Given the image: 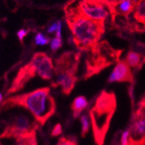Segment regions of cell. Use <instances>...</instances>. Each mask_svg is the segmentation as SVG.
<instances>
[{"label":"cell","mask_w":145,"mask_h":145,"mask_svg":"<svg viewBox=\"0 0 145 145\" xmlns=\"http://www.w3.org/2000/svg\"><path fill=\"white\" fill-rule=\"evenodd\" d=\"M129 137H130V131L129 130H127L123 132L122 136V139H121V142H122V145H127L129 142Z\"/></svg>","instance_id":"d6986e66"},{"label":"cell","mask_w":145,"mask_h":145,"mask_svg":"<svg viewBox=\"0 0 145 145\" xmlns=\"http://www.w3.org/2000/svg\"><path fill=\"white\" fill-rule=\"evenodd\" d=\"M122 27L130 32H145V0H136Z\"/></svg>","instance_id":"ba28073f"},{"label":"cell","mask_w":145,"mask_h":145,"mask_svg":"<svg viewBox=\"0 0 145 145\" xmlns=\"http://www.w3.org/2000/svg\"><path fill=\"white\" fill-rule=\"evenodd\" d=\"M14 145H37V143H36L35 134L27 137L15 138Z\"/></svg>","instance_id":"5bb4252c"},{"label":"cell","mask_w":145,"mask_h":145,"mask_svg":"<svg viewBox=\"0 0 145 145\" xmlns=\"http://www.w3.org/2000/svg\"><path fill=\"white\" fill-rule=\"evenodd\" d=\"M127 145H145V139L143 138L140 142H131V141H129V142H128V144H127Z\"/></svg>","instance_id":"603a6c76"},{"label":"cell","mask_w":145,"mask_h":145,"mask_svg":"<svg viewBox=\"0 0 145 145\" xmlns=\"http://www.w3.org/2000/svg\"><path fill=\"white\" fill-rule=\"evenodd\" d=\"M116 108L117 99L115 93L103 91L89 112L93 134L97 145H103L104 142Z\"/></svg>","instance_id":"3957f363"},{"label":"cell","mask_w":145,"mask_h":145,"mask_svg":"<svg viewBox=\"0 0 145 145\" xmlns=\"http://www.w3.org/2000/svg\"><path fill=\"white\" fill-rule=\"evenodd\" d=\"M0 145H2V144H1V143H0Z\"/></svg>","instance_id":"484cf974"},{"label":"cell","mask_w":145,"mask_h":145,"mask_svg":"<svg viewBox=\"0 0 145 145\" xmlns=\"http://www.w3.org/2000/svg\"><path fill=\"white\" fill-rule=\"evenodd\" d=\"M62 44H63L62 38H59L56 36L55 38H53L50 41V48L53 52H56L62 47Z\"/></svg>","instance_id":"e0dca14e"},{"label":"cell","mask_w":145,"mask_h":145,"mask_svg":"<svg viewBox=\"0 0 145 145\" xmlns=\"http://www.w3.org/2000/svg\"><path fill=\"white\" fill-rule=\"evenodd\" d=\"M130 131L129 141L140 142L145 137V112L141 109H137L134 115Z\"/></svg>","instance_id":"30bf717a"},{"label":"cell","mask_w":145,"mask_h":145,"mask_svg":"<svg viewBox=\"0 0 145 145\" xmlns=\"http://www.w3.org/2000/svg\"><path fill=\"white\" fill-rule=\"evenodd\" d=\"M108 81L110 83L113 82H132L133 81V74L130 67L125 62L117 61L116 67H114L111 74L109 77Z\"/></svg>","instance_id":"8fae6325"},{"label":"cell","mask_w":145,"mask_h":145,"mask_svg":"<svg viewBox=\"0 0 145 145\" xmlns=\"http://www.w3.org/2000/svg\"><path fill=\"white\" fill-rule=\"evenodd\" d=\"M58 23H54L49 29H48V32L50 34H53V33H56L58 30Z\"/></svg>","instance_id":"7402d4cb"},{"label":"cell","mask_w":145,"mask_h":145,"mask_svg":"<svg viewBox=\"0 0 145 145\" xmlns=\"http://www.w3.org/2000/svg\"><path fill=\"white\" fill-rule=\"evenodd\" d=\"M57 145H77V142L72 139V138H67V137H63L59 140Z\"/></svg>","instance_id":"ac0fdd59"},{"label":"cell","mask_w":145,"mask_h":145,"mask_svg":"<svg viewBox=\"0 0 145 145\" xmlns=\"http://www.w3.org/2000/svg\"><path fill=\"white\" fill-rule=\"evenodd\" d=\"M121 51L115 50L107 42H99L93 49L89 51L86 61L87 76H91L109 67L115 61H117Z\"/></svg>","instance_id":"5b68a950"},{"label":"cell","mask_w":145,"mask_h":145,"mask_svg":"<svg viewBox=\"0 0 145 145\" xmlns=\"http://www.w3.org/2000/svg\"><path fill=\"white\" fill-rule=\"evenodd\" d=\"M111 0H74L78 10L87 17L105 22L111 16Z\"/></svg>","instance_id":"8992f818"},{"label":"cell","mask_w":145,"mask_h":145,"mask_svg":"<svg viewBox=\"0 0 145 145\" xmlns=\"http://www.w3.org/2000/svg\"><path fill=\"white\" fill-rule=\"evenodd\" d=\"M35 122H33L29 117L25 115H19L12 119L1 137L5 138L27 137L35 134Z\"/></svg>","instance_id":"52a82bcc"},{"label":"cell","mask_w":145,"mask_h":145,"mask_svg":"<svg viewBox=\"0 0 145 145\" xmlns=\"http://www.w3.org/2000/svg\"><path fill=\"white\" fill-rule=\"evenodd\" d=\"M2 99H3V95H2V93H0V103H1Z\"/></svg>","instance_id":"d4e9b609"},{"label":"cell","mask_w":145,"mask_h":145,"mask_svg":"<svg viewBox=\"0 0 145 145\" xmlns=\"http://www.w3.org/2000/svg\"><path fill=\"white\" fill-rule=\"evenodd\" d=\"M87 105H88V101L85 99V97L79 96L76 98L71 105V109H72V111H73L74 117L77 118L82 113V112L87 107Z\"/></svg>","instance_id":"4fadbf2b"},{"label":"cell","mask_w":145,"mask_h":145,"mask_svg":"<svg viewBox=\"0 0 145 145\" xmlns=\"http://www.w3.org/2000/svg\"><path fill=\"white\" fill-rule=\"evenodd\" d=\"M61 133H62V126H61V124L58 123L55 127H54V129L52 131V136L57 137V136L60 135Z\"/></svg>","instance_id":"44dd1931"},{"label":"cell","mask_w":145,"mask_h":145,"mask_svg":"<svg viewBox=\"0 0 145 145\" xmlns=\"http://www.w3.org/2000/svg\"><path fill=\"white\" fill-rule=\"evenodd\" d=\"M80 60V54L65 52L57 60L56 63V86H60L64 94H70L76 82V72Z\"/></svg>","instance_id":"277c9868"},{"label":"cell","mask_w":145,"mask_h":145,"mask_svg":"<svg viewBox=\"0 0 145 145\" xmlns=\"http://www.w3.org/2000/svg\"><path fill=\"white\" fill-rule=\"evenodd\" d=\"M35 43L38 46H44L50 42V39L47 36H45L43 33H38L35 36Z\"/></svg>","instance_id":"9a60e30c"},{"label":"cell","mask_w":145,"mask_h":145,"mask_svg":"<svg viewBox=\"0 0 145 145\" xmlns=\"http://www.w3.org/2000/svg\"><path fill=\"white\" fill-rule=\"evenodd\" d=\"M124 61L130 67L139 69L145 63V54H142L135 50H130L127 54Z\"/></svg>","instance_id":"7c38bea8"},{"label":"cell","mask_w":145,"mask_h":145,"mask_svg":"<svg viewBox=\"0 0 145 145\" xmlns=\"http://www.w3.org/2000/svg\"><path fill=\"white\" fill-rule=\"evenodd\" d=\"M28 30L27 29H20V30H19L17 31V37H19V39L21 41V42H23L24 41V37L25 36L28 35Z\"/></svg>","instance_id":"ffe728a7"},{"label":"cell","mask_w":145,"mask_h":145,"mask_svg":"<svg viewBox=\"0 0 145 145\" xmlns=\"http://www.w3.org/2000/svg\"><path fill=\"white\" fill-rule=\"evenodd\" d=\"M81 124H82V136H85L89 130V119L86 114L82 115L81 117Z\"/></svg>","instance_id":"2e32d148"},{"label":"cell","mask_w":145,"mask_h":145,"mask_svg":"<svg viewBox=\"0 0 145 145\" xmlns=\"http://www.w3.org/2000/svg\"><path fill=\"white\" fill-rule=\"evenodd\" d=\"M139 109H141V110H142L143 112H145V97L142 99V101L140 102L139 104Z\"/></svg>","instance_id":"cb8c5ba5"},{"label":"cell","mask_w":145,"mask_h":145,"mask_svg":"<svg viewBox=\"0 0 145 145\" xmlns=\"http://www.w3.org/2000/svg\"><path fill=\"white\" fill-rule=\"evenodd\" d=\"M5 106L19 105L25 108L39 124H44L56 110V104L47 87L37 89L20 96L10 98Z\"/></svg>","instance_id":"7a4b0ae2"},{"label":"cell","mask_w":145,"mask_h":145,"mask_svg":"<svg viewBox=\"0 0 145 145\" xmlns=\"http://www.w3.org/2000/svg\"><path fill=\"white\" fill-rule=\"evenodd\" d=\"M34 69L36 75L44 80H50L54 74V65L52 59L45 53L35 54L29 62Z\"/></svg>","instance_id":"9c48e42d"},{"label":"cell","mask_w":145,"mask_h":145,"mask_svg":"<svg viewBox=\"0 0 145 145\" xmlns=\"http://www.w3.org/2000/svg\"><path fill=\"white\" fill-rule=\"evenodd\" d=\"M64 12L72 40L77 48L88 52L95 48L104 34V22L87 17L71 2L64 7Z\"/></svg>","instance_id":"6da1fadb"}]
</instances>
